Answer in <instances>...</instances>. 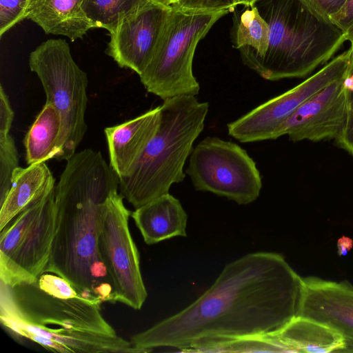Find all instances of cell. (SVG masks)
Returning a JSON list of instances; mask_svg holds the SVG:
<instances>
[{
	"mask_svg": "<svg viewBox=\"0 0 353 353\" xmlns=\"http://www.w3.org/2000/svg\"><path fill=\"white\" fill-rule=\"evenodd\" d=\"M330 21L343 32L351 45L353 44V0H346L330 17Z\"/></svg>",
	"mask_w": 353,
	"mask_h": 353,
	"instance_id": "27",
	"label": "cell"
},
{
	"mask_svg": "<svg viewBox=\"0 0 353 353\" xmlns=\"http://www.w3.org/2000/svg\"><path fill=\"white\" fill-rule=\"evenodd\" d=\"M196 190L225 196L240 205L254 201L262 188L255 161L236 143L216 137L200 141L185 170Z\"/></svg>",
	"mask_w": 353,
	"mask_h": 353,
	"instance_id": "9",
	"label": "cell"
},
{
	"mask_svg": "<svg viewBox=\"0 0 353 353\" xmlns=\"http://www.w3.org/2000/svg\"><path fill=\"white\" fill-rule=\"evenodd\" d=\"M61 119L52 103L46 102L24 139L28 165L57 157Z\"/></svg>",
	"mask_w": 353,
	"mask_h": 353,
	"instance_id": "20",
	"label": "cell"
},
{
	"mask_svg": "<svg viewBox=\"0 0 353 353\" xmlns=\"http://www.w3.org/2000/svg\"><path fill=\"white\" fill-rule=\"evenodd\" d=\"M55 186V234L46 272L69 281L82 295L114 302L113 289L98 248L99 223L119 178L100 152H76Z\"/></svg>",
	"mask_w": 353,
	"mask_h": 353,
	"instance_id": "2",
	"label": "cell"
},
{
	"mask_svg": "<svg viewBox=\"0 0 353 353\" xmlns=\"http://www.w3.org/2000/svg\"><path fill=\"white\" fill-rule=\"evenodd\" d=\"M238 5V0H179L172 7L201 12H231Z\"/></svg>",
	"mask_w": 353,
	"mask_h": 353,
	"instance_id": "26",
	"label": "cell"
},
{
	"mask_svg": "<svg viewBox=\"0 0 353 353\" xmlns=\"http://www.w3.org/2000/svg\"><path fill=\"white\" fill-rule=\"evenodd\" d=\"M18 163V152L11 134L0 137V202L10 188L12 174Z\"/></svg>",
	"mask_w": 353,
	"mask_h": 353,
	"instance_id": "24",
	"label": "cell"
},
{
	"mask_svg": "<svg viewBox=\"0 0 353 353\" xmlns=\"http://www.w3.org/2000/svg\"><path fill=\"white\" fill-rule=\"evenodd\" d=\"M351 50V61H350V74H353V44L351 45L350 47Z\"/></svg>",
	"mask_w": 353,
	"mask_h": 353,
	"instance_id": "34",
	"label": "cell"
},
{
	"mask_svg": "<svg viewBox=\"0 0 353 353\" xmlns=\"http://www.w3.org/2000/svg\"><path fill=\"white\" fill-rule=\"evenodd\" d=\"M161 105L128 121L104 130L110 165L118 178L128 176L156 134Z\"/></svg>",
	"mask_w": 353,
	"mask_h": 353,
	"instance_id": "15",
	"label": "cell"
},
{
	"mask_svg": "<svg viewBox=\"0 0 353 353\" xmlns=\"http://www.w3.org/2000/svg\"><path fill=\"white\" fill-rule=\"evenodd\" d=\"M131 216L148 245L187 236L188 215L180 201L170 193L135 209Z\"/></svg>",
	"mask_w": 353,
	"mask_h": 353,
	"instance_id": "16",
	"label": "cell"
},
{
	"mask_svg": "<svg viewBox=\"0 0 353 353\" xmlns=\"http://www.w3.org/2000/svg\"><path fill=\"white\" fill-rule=\"evenodd\" d=\"M123 199L117 190L109 196L99 220L98 248L111 280L114 302L140 310L148 293L139 254L129 230L132 212Z\"/></svg>",
	"mask_w": 353,
	"mask_h": 353,
	"instance_id": "10",
	"label": "cell"
},
{
	"mask_svg": "<svg viewBox=\"0 0 353 353\" xmlns=\"http://www.w3.org/2000/svg\"><path fill=\"white\" fill-rule=\"evenodd\" d=\"M54 194L55 188L0 231V282L31 283L46 272L55 234Z\"/></svg>",
	"mask_w": 353,
	"mask_h": 353,
	"instance_id": "8",
	"label": "cell"
},
{
	"mask_svg": "<svg viewBox=\"0 0 353 353\" xmlns=\"http://www.w3.org/2000/svg\"><path fill=\"white\" fill-rule=\"evenodd\" d=\"M34 0H0V36L27 19Z\"/></svg>",
	"mask_w": 353,
	"mask_h": 353,
	"instance_id": "25",
	"label": "cell"
},
{
	"mask_svg": "<svg viewBox=\"0 0 353 353\" xmlns=\"http://www.w3.org/2000/svg\"><path fill=\"white\" fill-rule=\"evenodd\" d=\"M185 352H290L272 332L199 342Z\"/></svg>",
	"mask_w": 353,
	"mask_h": 353,
	"instance_id": "22",
	"label": "cell"
},
{
	"mask_svg": "<svg viewBox=\"0 0 353 353\" xmlns=\"http://www.w3.org/2000/svg\"><path fill=\"white\" fill-rule=\"evenodd\" d=\"M303 292V278L281 254L250 253L226 264L194 302L130 342L134 353L185 352L203 341L275 332L299 316Z\"/></svg>",
	"mask_w": 353,
	"mask_h": 353,
	"instance_id": "1",
	"label": "cell"
},
{
	"mask_svg": "<svg viewBox=\"0 0 353 353\" xmlns=\"http://www.w3.org/2000/svg\"><path fill=\"white\" fill-rule=\"evenodd\" d=\"M254 6L269 24V45L263 57L243 63L265 80L304 77L347 41L341 30L301 0H258Z\"/></svg>",
	"mask_w": 353,
	"mask_h": 353,
	"instance_id": "4",
	"label": "cell"
},
{
	"mask_svg": "<svg viewBox=\"0 0 353 353\" xmlns=\"http://www.w3.org/2000/svg\"><path fill=\"white\" fill-rule=\"evenodd\" d=\"M336 143L353 156V92H350V104L344 128L335 140Z\"/></svg>",
	"mask_w": 353,
	"mask_h": 353,
	"instance_id": "29",
	"label": "cell"
},
{
	"mask_svg": "<svg viewBox=\"0 0 353 353\" xmlns=\"http://www.w3.org/2000/svg\"><path fill=\"white\" fill-rule=\"evenodd\" d=\"M14 112L2 85L0 86V137L10 134Z\"/></svg>",
	"mask_w": 353,
	"mask_h": 353,
	"instance_id": "30",
	"label": "cell"
},
{
	"mask_svg": "<svg viewBox=\"0 0 353 353\" xmlns=\"http://www.w3.org/2000/svg\"><path fill=\"white\" fill-rule=\"evenodd\" d=\"M154 0H83L82 8L94 28L110 33L125 18Z\"/></svg>",
	"mask_w": 353,
	"mask_h": 353,
	"instance_id": "23",
	"label": "cell"
},
{
	"mask_svg": "<svg viewBox=\"0 0 353 353\" xmlns=\"http://www.w3.org/2000/svg\"><path fill=\"white\" fill-rule=\"evenodd\" d=\"M228 12L172 7L154 54L139 76L146 90L163 101L196 96L200 86L192 72L196 47L215 22Z\"/></svg>",
	"mask_w": 353,
	"mask_h": 353,
	"instance_id": "6",
	"label": "cell"
},
{
	"mask_svg": "<svg viewBox=\"0 0 353 353\" xmlns=\"http://www.w3.org/2000/svg\"><path fill=\"white\" fill-rule=\"evenodd\" d=\"M29 66L41 82L46 102L59 113L61 130L56 159L67 161L76 153L87 130V74L75 63L62 39L41 43L30 54Z\"/></svg>",
	"mask_w": 353,
	"mask_h": 353,
	"instance_id": "7",
	"label": "cell"
},
{
	"mask_svg": "<svg viewBox=\"0 0 353 353\" xmlns=\"http://www.w3.org/2000/svg\"><path fill=\"white\" fill-rule=\"evenodd\" d=\"M0 283V322L16 340L61 353H134L104 319L99 301L79 293L55 294L37 281Z\"/></svg>",
	"mask_w": 353,
	"mask_h": 353,
	"instance_id": "3",
	"label": "cell"
},
{
	"mask_svg": "<svg viewBox=\"0 0 353 353\" xmlns=\"http://www.w3.org/2000/svg\"><path fill=\"white\" fill-rule=\"evenodd\" d=\"M55 180L45 162L17 167L10 188L0 202V231L32 203L55 188Z\"/></svg>",
	"mask_w": 353,
	"mask_h": 353,
	"instance_id": "17",
	"label": "cell"
},
{
	"mask_svg": "<svg viewBox=\"0 0 353 353\" xmlns=\"http://www.w3.org/2000/svg\"><path fill=\"white\" fill-rule=\"evenodd\" d=\"M172 7L152 1L110 33L105 53L140 76L150 63Z\"/></svg>",
	"mask_w": 353,
	"mask_h": 353,
	"instance_id": "12",
	"label": "cell"
},
{
	"mask_svg": "<svg viewBox=\"0 0 353 353\" xmlns=\"http://www.w3.org/2000/svg\"><path fill=\"white\" fill-rule=\"evenodd\" d=\"M83 0H34L27 19L46 34L61 35L72 41L94 28L82 8Z\"/></svg>",
	"mask_w": 353,
	"mask_h": 353,
	"instance_id": "18",
	"label": "cell"
},
{
	"mask_svg": "<svg viewBox=\"0 0 353 353\" xmlns=\"http://www.w3.org/2000/svg\"><path fill=\"white\" fill-rule=\"evenodd\" d=\"M208 109V103L196 96L163 101L156 134L130 173L119 178L120 194L135 209L183 181L185 163L204 128Z\"/></svg>",
	"mask_w": 353,
	"mask_h": 353,
	"instance_id": "5",
	"label": "cell"
},
{
	"mask_svg": "<svg viewBox=\"0 0 353 353\" xmlns=\"http://www.w3.org/2000/svg\"><path fill=\"white\" fill-rule=\"evenodd\" d=\"M350 61L349 49L293 88L229 123V135L241 143L279 138L283 124L301 104L332 82L349 76Z\"/></svg>",
	"mask_w": 353,
	"mask_h": 353,
	"instance_id": "11",
	"label": "cell"
},
{
	"mask_svg": "<svg viewBox=\"0 0 353 353\" xmlns=\"http://www.w3.org/2000/svg\"><path fill=\"white\" fill-rule=\"evenodd\" d=\"M319 19L331 23L330 17L336 13L346 0H301Z\"/></svg>",
	"mask_w": 353,
	"mask_h": 353,
	"instance_id": "28",
	"label": "cell"
},
{
	"mask_svg": "<svg viewBox=\"0 0 353 353\" xmlns=\"http://www.w3.org/2000/svg\"><path fill=\"white\" fill-rule=\"evenodd\" d=\"M299 315L320 322L341 334L345 346L341 353L353 352V285L315 276L303 278Z\"/></svg>",
	"mask_w": 353,
	"mask_h": 353,
	"instance_id": "14",
	"label": "cell"
},
{
	"mask_svg": "<svg viewBox=\"0 0 353 353\" xmlns=\"http://www.w3.org/2000/svg\"><path fill=\"white\" fill-rule=\"evenodd\" d=\"M339 256H346L353 247V240L346 236H341L336 243Z\"/></svg>",
	"mask_w": 353,
	"mask_h": 353,
	"instance_id": "31",
	"label": "cell"
},
{
	"mask_svg": "<svg viewBox=\"0 0 353 353\" xmlns=\"http://www.w3.org/2000/svg\"><path fill=\"white\" fill-rule=\"evenodd\" d=\"M239 4L244 5L245 6H253L258 0H238Z\"/></svg>",
	"mask_w": 353,
	"mask_h": 353,
	"instance_id": "33",
	"label": "cell"
},
{
	"mask_svg": "<svg viewBox=\"0 0 353 353\" xmlns=\"http://www.w3.org/2000/svg\"><path fill=\"white\" fill-rule=\"evenodd\" d=\"M345 78L336 80L301 104L281 128L279 137L292 141L336 140L345 124L350 91Z\"/></svg>",
	"mask_w": 353,
	"mask_h": 353,
	"instance_id": "13",
	"label": "cell"
},
{
	"mask_svg": "<svg viewBox=\"0 0 353 353\" xmlns=\"http://www.w3.org/2000/svg\"><path fill=\"white\" fill-rule=\"evenodd\" d=\"M272 332L290 352L341 353L345 346L344 338L338 331L300 316Z\"/></svg>",
	"mask_w": 353,
	"mask_h": 353,
	"instance_id": "19",
	"label": "cell"
},
{
	"mask_svg": "<svg viewBox=\"0 0 353 353\" xmlns=\"http://www.w3.org/2000/svg\"><path fill=\"white\" fill-rule=\"evenodd\" d=\"M161 4H163L166 6L172 7L174 4H175L179 0H154Z\"/></svg>",
	"mask_w": 353,
	"mask_h": 353,
	"instance_id": "32",
	"label": "cell"
},
{
	"mask_svg": "<svg viewBox=\"0 0 353 353\" xmlns=\"http://www.w3.org/2000/svg\"><path fill=\"white\" fill-rule=\"evenodd\" d=\"M270 26L255 6L245 9L234 21L233 46L240 51L243 63L263 57L268 48Z\"/></svg>",
	"mask_w": 353,
	"mask_h": 353,
	"instance_id": "21",
	"label": "cell"
}]
</instances>
